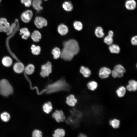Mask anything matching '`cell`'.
Returning <instances> with one entry per match:
<instances>
[{"label": "cell", "mask_w": 137, "mask_h": 137, "mask_svg": "<svg viewBox=\"0 0 137 137\" xmlns=\"http://www.w3.org/2000/svg\"><path fill=\"white\" fill-rule=\"evenodd\" d=\"M110 125L113 128L117 129L120 126V121L119 120L116 118H113L110 119L109 122Z\"/></svg>", "instance_id": "cell-24"}, {"label": "cell", "mask_w": 137, "mask_h": 137, "mask_svg": "<svg viewBox=\"0 0 137 137\" xmlns=\"http://www.w3.org/2000/svg\"><path fill=\"white\" fill-rule=\"evenodd\" d=\"M80 72L83 76L86 78L89 77L91 74V71L88 68L83 66L81 67L80 69Z\"/></svg>", "instance_id": "cell-21"}, {"label": "cell", "mask_w": 137, "mask_h": 137, "mask_svg": "<svg viewBox=\"0 0 137 137\" xmlns=\"http://www.w3.org/2000/svg\"><path fill=\"white\" fill-rule=\"evenodd\" d=\"M57 31L60 35L63 36L66 35L68 32V29L67 26L63 24H59L57 27Z\"/></svg>", "instance_id": "cell-17"}, {"label": "cell", "mask_w": 137, "mask_h": 137, "mask_svg": "<svg viewBox=\"0 0 137 137\" xmlns=\"http://www.w3.org/2000/svg\"><path fill=\"white\" fill-rule=\"evenodd\" d=\"M0 116L2 120L5 122H8L10 118V114L6 112H4L2 113L1 114Z\"/></svg>", "instance_id": "cell-33"}, {"label": "cell", "mask_w": 137, "mask_h": 137, "mask_svg": "<svg viewBox=\"0 0 137 137\" xmlns=\"http://www.w3.org/2000/svg\"><path fill=\"white\" fill-rule=\"evenodd\" d=\"M35 69V67L34 65L31 64L28 65L24 70L26 74L30 75L33 73L34 72Z\"/></svg>", "instance_id": "cell-29"}, {"label": "cell", "mask_w": 137, "mask_h": 137, "mask_svg": "<svg viewBox=\"0 0 137 137\" xmlns=\"http://www.w3.org/2000/svg\"><path fill=\"white\" fill-rule=\"evenodd\" d=\"M52 117L57 122H63L65 119V116L61 110H56L52 113Z\"/></svg>", "instance_id": "cell-7"}, {"label": "cell", "mask_w": 137, "mask_h": 137, "mask_svg": "<svg viewBox=\"0 0 137 137\" xmlns=\"http://www.w3.org/2000/svg\"><path fill=\"white\" fill-rule=\"evenodd\" d=\"M127 91L125 87L123 85H121L118 87L116 89L115 92L118 97L122 98L125 96Z\"/></svg>", "instance_id": "cell-14"}, {"label": "cell", "mask_w": 137, "mask_h": 137, "mask_svg": "<svg viewBox=\"0 0 137 137\" xmlns=\"http://www.w3.org/2000/svg\"><path fill=\"white\" fill-rule=\"evenodd\" d=\"M13 69L16 73H22L24 70V65L21 62H17L14 65Z\"/></svg>", "instance_id": "cell-19"}, {"label": "cell", "mask_w": 137, "mask_h": 137, "mask_svg": "<svg viewBox=\"0 0 137 137\" xmlns=\"http://www.w3.org/2000/svg\"><path fill=\"white\" fill-rule=\"evenodd\" d=\"M109 49L110 52L112 53L118 54L120 51V48L117 45L113 44L110 45L109 47Z\"/></svg>", "instance_id": "cell-28"}, {"label": "cell", "mask_w": 137, "mask_h": 137, "mask_svg": "<svg viewBox=\"0 0 137 137\" xmlns=\"http://www.w3.org/2000/svg\"><path fill=\"white\" fill-rule=\"evenodd\" d=\"M13 92V87L7 80L3 79L0 80V94L7 97Z\"/></svg>", "instance_id": "cell-3"}, {"label": "cell", "mask_w": 137, "mask_h": 137, "mask_svg": "<svg viewBox=\"0 0 137 137\" xmlns=\"http://www.w3.org/2000/svg\"><path fill=\"white\" fill-rule=\"evenodd\" d=\"M77 99L73 94L70 95L66 98V103L70 107L74 106L77 103Z\"/></svg>", "instance_id": "cell-12"}, {"label": "cell", "mask_w": 137, "mask_h": 137, "mask_svg": "<svg viewBox=\"0 0 137 137\" xmlns=\"http://www.w3.org/2000/svg\"><path fill=\"white\" fill-rule=\"evenodd\" d=\"M62 7L63 9L67 12L72 11L73 9V6L72 3L70 1H65L62 4Z\"/></svg>", "instance_id": "cell-15"}, {"label": "cell", "mask_w": 137, "mask_h": 137, "mask_svg": "<svg viewBox=\"0 0 137 137\" xmlns=\"http://www.w3.org/2000/svg\"><path fill=\"white\" fill-rule=\"evenodd\" d=\"M41 37V33L39 31L37 30L34 31L31 35V38L35 42H39Z\"/></svg>", "instance_id": "cell-22"}, {"label": "cell", "mask_w": 137, "mask_h": 137, "mask_svg": "<svg viewBox=\"0 0 137 137\" xmlns=\"http://www.w3.org/2000/svg\"><path fill=\"white\" fill-rule=\"evenodd\" d=\"M87 87L88 89L90 91H94L98 88V84L96 81L92 80L88 82Z\"/></svg>", "instance_id": "cell-18"}, {"label": "cell", "mask_w": 137, "mask_h": 137, "mask_svg": "<svg viewBox=\"0 0 137 137\" xmlns=\"http://www.w3.org/2000/svg\"><path fill=\"white\" fill-rule=\"evenodd\" d=\"M20 34L22 35V38L24 39H27L29 37L30 33L27 28H24L20 30Z\"/></svg>", "instance_id": "cell-23"}, {"label": "cell", "mask_w": 137, "mask_h": 137, "mask_svg": "<svg viewBox=\"0 0 137 137\" xmlns=\"http://www.w3.org/2000/svg\"><path fill=\"white\" fill-rule=\"evenodd\" d=\"M52 66L51 63L48 62L46 64L42 65L40 75L43 78L48 76L52 73Z\"/></svg>", "instance_id": "cell-5"}, {"label": "cell", "mask_w": 137, "mask_h": 137, "mask_svg": "<svg viewBox=\"0 0 137 137\" xmlns=\"http://www.w3.org/2000/svg\"><path fill=\"white\" fill-rule=\"evenodd\" d=\"M127 90L130 92H135L137 90V81L134 79L129 80L125 87Z\"/></svg>", "instance_id": "cell-11"}, {"label": "cell", "mask_w": 137, "mask_h": 137, "mask_svg": "<svg viewBox=\"0 0 137 137\" xmlns=\"http://www.w3.org/2000/svg\"><path fill=\"white\" fill-rule=\"evenodd\" d=\"M53 109V105L50 101H48L45 103L43 105V111L46 114H49L52 111Z\"/></svg>", "instance_id": "cell-20"}, {"label": "cell", "mask_w": 137, "mask_h": 137, "mask_svg": "<svg viewBox=\"0 0 137 137\" xmlns=\"http://www.w3.org/2000/svg\"><path fill=\"white\" fill-rule=\"evenodd\" d=\"M126 71L125 69L122 65L118 64L116 65L111 71V74L112 77L116 78L123 77Z\"/></svg>", "instance_id": "cell-4"}, {"label": "cell", "mask_w": 137, "mask_h": 137, "mask_svg": "<svg viewBox=\"0 0 137 137\" xmlns=\"http://www.w3.org/2000/svg\"><path fill=\"white\" fill-rule=\"evenodd\" d=\"M52 54L55 59H57L60 57L61 51L59 48L57 47L54 48L52 50Z\"/></svg>", "instance_id": "cell-27"}, {"label": "cell", "mask_w": 137, "mask_h": 137, "mask_svg": "<svg viewBox=\"0 0 137 137\" xmlns=\"http://www.w3.org/2000/svg\"><path fill=\"white\" fill-rule=\"evenodd\" d=\"M44 0L45 1H47L48 0Z\"/></svg>", "instance_id": "cell-40"}, {"label": "cell", "mask_w": 137, "mask_h": 137, "mask_svg": "<svg viewBox=\"0 0 137 137\" xmlns=\"http://www.w3.org/2000/svg\"><path fill=\"white\" fill-rule=\"evenodd\" d=\"M104 41V42L107 45H110L112 44L113 40L112 37L108 36L105 38Z\"/></svg>", "instance_id": "cell-34"}, {"label": "cell", "mask_w": 137, "mask_h": 137, "mask_svg": "<svg viewBox=\"0 0 137 137\" xmlns=\"http://www.w3.org/2000/svg\"><path fill=\"white\" fill-rule=\"evenodd\" d=\"M42 0H33L32 5L33 8L38 12H39L43 9L42 6Z\"/></svg>", "instance_id": "cell-13"}, {"label": "cell", "mask_w": 137, "mask_h": 137, "mask_svg": "<svg viewBox=\"0 0 137 137\" xmlns=\"http://www.w3.org/2000/svg\"><path fill=\"white\" fill-rule=\"evenodd\" d=\"M1 1V0H0V3Z\"/></svg>", "instance_id": "cell-41"}, {"label": "cell", "mask_w": 137, "mask_h": 137, "mask_svg": "<svg viewBox=\"0 0 137 137\" xmlns=\"http://www.w3.org/2000/svg\"><path fill=\"white\" fill-rule=\"evenodd\" d=\"M34 23L36 27L39 28H41L44 26H46L48 24L47 20L44 17L40 16L36 17L34 19Z\"/></svg>", "instance_id": "cell-6"}, {"label": "cell", "mask_w": 137, "mask_h": 137, "mask_svg": "<svg viewBox=\"0 0 137 137\" xmlns=\"http://www.w3.org/2000/svg\"><path fill=\"white\" fill-rule=\"evenodd\" d=\"M21 3L24 4L25 6L29 7L32 5V0H21Z\"/></svg>", "instance_id": "cell-36"}, {"label": "cell", "mask_w": 137, "mask_h": 137, "mask_svg": "<svg viewBox=\"0 0 137 137\" xmlns=\"http://www.w3.org/2000/svg\"><path fill=\"white\" fill-rule=\"evenodd\" d=\"M2 62L4 66L6 67H9L12 65V61L11 58L9 57L6 56L3 58Z\"/></svg>", "instance_id": "cell-25"}, {"label": "cell", "mask_w": 137, "mask_h": 137, "mask_svg": "<svg viewBox=\"0 0 137 137\" xmlns=\"http://www.w3.org/2000/svg\"><path fill=\"white\" fill-rule=\"evenodd\" d=\"M78 137H88L86 135L83 133L80 134Z\"/></svg>", "instance_id": "cell-39"}, {"label": "cell", "mask_w": 137, "mask_h": 137, "mask_svg": "<svg viewBox=\"0 0 137 137\" xmlns=\"http://www.w3.org/2000/svg\"><path fill=\"white\" fill-rule=\"evenodd\" d=\"M33 16V13L31 10H27L22 13L21 18L22 20L24 22H29Z\"/></svg>", "instance_id": "cell-10"}, {"label": "cell", "mask_w": 137, "mask_h": 137, "mask_svg": "<svg viewBox=\"0 0 137 137\" xmlns=\"http://www.w3.org/2000/svg\"><path fill=\"white\" fill-rule=\"evenodd\" d=\"M65 133L64 130L62 129L58 128L56 130L53 134V137H63Z\"/></svg>", "instance_id": "cell-26"}, {"label": "cell", "mask_w": 137, "mask_h": 137, "mask_svg": "<svg viewBox=\"0 0 137 137\" xmlns=\"http://www.w3.org/2000/svg\"><path fill=\"white\" fill-rule=\"evenodd\" d=\"M68 84L63 79L58 80L48 85L47 87V92L52 93L67 89Z\"/></svg>", "instance_id": "cell-2"}, {"label": "cell", "mask_w": 137, "mask_h": 137, "mask_svg": "<svg viewBox=\"0 0 137 137\" xmlns=\"http://www.w3.org/2000/svg\"><path fill=\"white\" fill-rule=\"evenodd\" d=\"M32 53L34 55H38L39 54L41 51V48L40 46L32 45L31 48Z\"/></svg>", "instance_id": "cell-31"}, {"label": "cell", "mask_w": 137, "mask_h": 137, "mask_svg": "<svg viewBox=\"0 0 137 137\" xmlns=\"http://www.w3.org/2000/svg\"><path fill=\"white\" fill-rule=\"evenodd\" d=\"M131 44L133 45H136L137 44V36H135L132 38L131 41Z\"/></svg>", "instance_id": "cell-37"}, {"label": "cell", "mask_w": 137, "mask_h": 137, "mask_svg": "<svg viewBox=\"0 0 137 137\" xmlns=\"http://www.w3.org/2000/svg\"><path fill=\"white\" fill-rule=\"evenodd\" d=\"M32 137H42V133L40 130L36 129L32 132Z\"/></svg>", "instance_id": "cell-35"}, {"label": "cell", "mask_w": 137, "mask_h": 137, "mask_svg": "<svg viewBox=\"0 0 137 137\" xmlns=\"http://www.w3.org/2000/svg\"><path fill=\"white\" fill-rule=\"evenodd\" d=\"M111 71L108 68L103 67L99 70L98 73L99 77L101 79H106L108 78L111 74Z\"/></svg>", "instance_id": "cell-9"}, {"label": "cell", "mask_w": 137, "mask_h": 137, "mask_svg": "<svg viewBox=\"0 0 137 137\" xmlns=\"http://www.w3.org/2000/svg\"><path fill=\"white\" fill-rule=\"evenodd\" d=\"M113 32L112 30H110L108 32V36L113 37Z\"/></svg>", "instance_id": "cell-38"}, {"label": "cell", "mask_w": 137, "mask_h": 137, "mask_svg": "<svg viewBox=\"0 0 137 137\" xmlns=\"http://www.w3.org/2000/svg\"><path fill=\"white\" fill-rule=\"evenodd\" d=\"M95 32L96 36L98 38H102L104 35L103 29L101 27H97L95 29Z\"/></svg>", "instance_id": "cell-30"}, {"label": "cell", "mask_w": 137, "mask_h": 137, "mask_svg": "<svg viewBox=\"0 0 137 137\" xmlns=\"http://www.w3.org/2000/svg\"><path fill=\"white\" fill-rule=\"evenodd\" d=\"M136 3L135 0H127L125 2V6L128 10H133L136 8Z\"/></svg>", "instance_id": "cell-16"}, {"label": "cell", "mask_w": 137, "mask_h": 137, "mask_svg": "<svg viewBox=\"0 0 137 137\" xmlns=\"http://www.w3.org/2000/svg\"><path fill=\"white\" fill-rule=\"evenodd\" d=\"M10 26L6 19H0V31L8 33L9 30Z\"/></svg>", "instance_id": "cell-8"}, {"label": "cell", "mask_w": 137, "mask_h": 137, "mask_svg": "<svg viewBox=\"0 0 137 137\" xmlns=\"http://www.w3.org/2000/svg\"><path fill=\"white\" fill-rule=\"evenodd\" d=\"M63 47L61 51L60 57L64 60H72L74 56L77 55L79 50L78 42L74 39H70L64 42Z\"/></svg>", "instance_id": "cell-1"}, {"label": "cell", "mask_w": 137, "mask_h": 137, "mask_svg": "<svg viewBox=\"0 0 137 137\" xmlns=\"http://www.w3.org/2000/svg\"><path fill=\"white\" fill-rule=\"evenodd\" d=\"M73 26L74 28L78 31H80L83 28V24L80 21H76L73 23Z\"/></svg>", "instance_id": "cell-32"}]
</instances>
